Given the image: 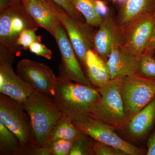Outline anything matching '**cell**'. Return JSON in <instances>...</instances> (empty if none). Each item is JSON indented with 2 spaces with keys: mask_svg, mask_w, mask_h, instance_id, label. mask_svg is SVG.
Masks as SVG:
<instances>
[{
  "mask_svg": "<svg viewBox=\"0 0 155 155\" xmlns=\"http://www.w3.org/2000/svg\"><path fill=\"white\" fill-rule=\"evenodd\" d=\"M140 57L130 52L124 44L114 45L107 61L111 80L137 73Z\"/></svg>",
  "mask_w": 155,
  "mask_h": 155,
  "instance_id": "obj_14",
  "label": "cell"
},
{
  "mask_svg": "<svg viewBox=\"0 0 155 155\" xmlns=\"http://www.w3.org/2000/svg\"><path fill=\"white\" fill-rule=\"evenodd\" d=\"M152 54L154 58H155V49H154L152 51Z\"/></svg>",
  "mask_w": 155,
  "mask_h": 155,
  "instance_id": "obj_33",
  "label": "cell"
},
{
  "mask_svg": "<svg viewBox=\"0 0 155 155\" xmlns=\"http://www.w3.org/2000/svg\"><path fill=\"white\" fill-rule=\"evenodd\" d=\"M81 133L73 124L72 119L63 114L51 131L50 140L51 143L58 139L76 140Z\"/></svg>",
  "mask_w": 155,
  "mask_h": 155,
  "instance_id": "obj_19",
  "label": "cell"
},
{
  "mask_svg": "<svg viewBox=\"0 0 155 155\" xmlns=\"http://www.w3.org/2000/svg\"><path fill=\"white\" fill-rule=\"evenodd\" d=\"M20 148L19 139L0 120V155H19Z\"/></svg>",
  "mask_w": 155,
  "mask_h": 155,
  "instance_id": "obj_21",
  "label": "cell"
},
{
  "mask_svg": "<svg viewBox=\"0 0 155 155\" xmlns=\"http://www.w3.org/2000/svg\"><path fill=\"white\" fill-rule=\"evenodd\" d=\"M147 155H155V127L147 143Z\"/></svg>",
  "mask_w": 155,
  "mask_h": 155,
  "instance_id": "obj_30",
  "label": "cell"
},
{
  "mask_svg": "<svg viewBox=\"0 0 155 155\" xmlns=\"http://www.w3.org/2000/svg\"><path fill=\"white\" fill-rule=\"evenodd\" d=\"M155 122V98L130 119L128 129L136 137L146 134Z\"/></svg>",
  "mask_w": 155,
  "mask_h": 155,
  "instance_id": "obj_18",
  "label": "cell"
},
{
  "mask_svg": "<svg viewBox=\"0 0 155 155\" xmlns=\"http://www.w3.org/2000/svg\"><path fill=\"white\" fill-rule=\"evenodd\" d=\"M75 140L58 139L51 142L49 148L52 155H69Z\"/></svg>",
  "mask_w": 155,
  "mask_h": 155,
  "instance_id": "obj_25",
  "label": "cell"
},
{
  "mask_svg": "<svg viewBox=\"0 0 155 155\" xmlns=\"http://www.w3.org/2000/svg\"><path fill=\"white\" fill-rule=\"evenodd\" d=\"M29 51L38 56H41L48 59L51 60L53 52L46 46L42 44L41 42H35L29 46Z\"/></svg>",
  "mask_w": 155,
  "mask_h": 155,
  "instance_id": "obj_28",
  "label": "cell"
},
{
  "mask_svg": "<svg viewBox=\"0 0 155 155\" xmlns=\"http://www.w3.org/2000/svg\"><path fill=\"white\" fill-rule=\"evenodd\" d=\"M98 29L95 31L93 50L107 61L112 48L117 44H124V34L114 16L109 12L103 17Z\"/></svg>",
  "mask_w": 155,
  "mask_h": 155,
  "instance_id": "obj_13",
  "label": "cell"
},
{
  "mask_svg": "<svg viewBox=\"0 0 155 155\" xmlns=\"http://www.w3.org/2000/svg\"><path fill=\"white\" fill-rule=\"evenodd\" d=\"M4 2L6 3H9L13 0H3ZM22 2H26V1H30V0H21ZM42 1H47V0H42Z\"/></svg>",
  "mask_w": 155,
  "mask_h": 155,
  "instance_id": "obj_32",
  "label": "cell"
},
{
  "mask_svg": "<svg viewBox=\"0 0 155 155\" xmlns=\"http://www.w3.org/2000/svg\"><path fill=\"white\" fill-rule=\"evenodd\" d=\"M22 2L38 26L44 28L54 38L56 28L61 23L57 14V5L51 0H30Z\"/></svg>",
  "mask_w": 155,
  "mask_h": 155,
  "instance_id": "obj_15",
  "label": "cell"
},
{
  "mask_svg": "<svg viewBox=\"0 0 155 155\" xmlns=\"http://www.w3.org/2000/svg\"><path fill=\"white\" fill-rule=\"evenodd\" d=\"M57 14L67 31L70 42L78 61L85 68L87 53L93 50L95 31L93 27L87 23L73 19L57 5Z\"/></svg>",
  "mask_w": 155,
  "mask_h": 155,
  "instance_id": "obj_9",
  "label": "cell"
},
{
  "mask_svg": "<svg viewBox=\"0 0 155 155\" xmlns=\"http://www.w3.org/2000/svg\"><path fill=\"white\" fill-rule=\"evenodd\" d=\"M85 69L87 75L93 86L101 88L111 81L107 61L94 50H89L87 53Z\"/></svg>",
  "mask_w": 155,
  "mask_h": 155,
  "instance_id": "obj_16",
  "label": "cell"
},
{
  "mask_svg": "<svg viewBox=\"0 0 155 155\" xmlns=\"http://www.w3.org/2000/svg\"><path fill=\"white\" fill-rule=\"evenodd\" d=\"M119 81L127 119H131L155 98L154 79L137 73Z\"/></svg>",
  "mask_w": 155,
  "mask_h": 155,
  "instance_id": "obj_6",
  "label": "cell"
},
{
  "mask_svg": "<svg viewBox=\"0 0 155 155\" xmlns=\"http://www.w3.org/2000/svg\"><path fill=\"white\" fill-rule=\"evenodd\" d=\"M93 1L97 11L103 17L110 12L105 1L102 0H93Z\"/></svg>",
  "mask_w": 155,
  "mask_h": 155,
  "instance_id": "obj_29",
  "label": "cell"
},
{
  "mask_svg": "<svg viewBox=\"0 0 155 155\" xmlns=\"http://www.w3.org/2000/svg\"><path fill=\"white\" fill-rule=\"evenodd\" d=\"M155 49V46L154 48L153 49Z\"/></svg>",
  "mask_w": 155,
  "mask_h": 155,
  "instance_id": "obj_35",
  "label": "cell"
},
{
  "mask_svg": "<svg viewBox=\"0 0 155 155\" xmlns=\"http://www.w3.org/2000/svg\"><path fill=\"white\" fill-rule=\"evenodd\" d=\"M16 71L35 91L53 97L57 77L49 67L38 61L22 59L18 61Z\"/></svg>",
  "mask_w": 155,
  "mask_h": 155,
  "instance_id": "obj_8",
  "label": "cell"
},
{
  "mask_svg": "<svg viewBox=\"0 0 155 155\" xmlns=\"http://www.w3.org/2000/svg\"><path fill=\"white\" fill-rule=\"evenodd\" d=\"M97 89L100 96L92 109L91 117L101 120L114 128H122L127 117L119 79L111 80L106 86Z\"/></svg>",
  "mask_w": 155,
  "mask_h": 155,
  "instance_id": "obj_5",
  "label": "cell"
},
{
  "mask_svg": "<svg viewBox=\"0 0 155 155\" xmlns=\"http://www.w3.org/2000/svg\"><path fill=\"white\" fill-rule=\"evenodd\" d=\"M92 150L94 155H125L124 152L107 145L96 141L93 143Z\"/></svg>",
  "mask_w": 155,
  "mask_h": 155,
  "instance_id": "obj_27",
  "label": "cell"
},
{
  "mask_svg": "<svg viewBox=\"0 0 155 155\" xmlns=\"http://www.w3.org/2000/svg\"><path fill=\"white\" fill-rule=\"evenodd\" d=\"M57 5L62 8L70 17L73 19L84 22V18L79 11L73 7L69 0H51Z\"/></svg>",
  "mask_w": 155,
  "mask_h": 155,
  "instance_id": "obj_26",
  "label": "cell"
},
{
  "mask_svg": "<svg viewBox=\"0 0 155 155\" xmlns=\"http://www.w3.org/2000/svg\"><path fill=\"white\" fill-rule=\"evenodd\" d=\"M154 18V28L152 36L147 48L146 51L145 52H152L155 46V11L153 13Z\"/></svg>",
  "mask_w": 155,
  "mask_h": 155,
  "instance_id": "obj_31",
  "label": "cell"
},
{
  "mask_svg": "<svg viewBox=\"0 0 155 155\" xmlns=\"http://www.w3.org/2000/svg\"><path fill=\"white\" fill-rule=\"evenodd\" d=\"M155 80V58L151 52H144L140 56L137 73Z\"/></svg>",
  "mask_w": 155,
  "mask_h": 155,
  "instance_id": "obj_22",
  "label": "cell"
},
{
  "mask_svg": "<svg viewBox=\"0 0 155 155\" xmlns=\"http://www.w3.org/2000/svg\"><path fill=\"white\" fill-rule=\"evenodd\" d=\"M153 28V13L139 17L122 28L124 45L133 54L141 56L146 51Z\"/></svg>",
  "mask_w": 155,
  "mask_h": 155,
  "instance_id": "obj_12",
  "label": "cell"
},
{
  "mask_svg": "<svg viewBox=\"0 0 155 155\" xmlns=\"http://www.w3.org/2000/svg\"><path fill=\"white\" fill-rule=\"evenodd\" d=\"M0 120L19 139L21 148L19 155L37 146L30 117L22 104L5 95L0 94Z\"/></svg>",
  "mask_w": 155,
  "mask_h": 155,
  "instance_id": "obj_4",
  "label": "cell"
},
{
  "mask_svg": "<svg viewBox=\"0 0 155 155\" xmlns=\"http://www.w3.org/2000/svg\"><path fill=\"white\" fill-rule=\"evenodd\" d=\"M73 123L84 134L90 137L95 141L120 150L126 155H140L144 153V150L125 141L117 135L114 127L99 119L91 117L85 122H73Z\"/></svg>",
  "mask_w": 155,
  "mask_h": 155,
  "instance_id": "obj_7",
  "label": "cell"
},
{
  "mask_svg": "<svg viewBox=\"0 0 155 155\" xmlns=\"http://www.w3.org/2000/svg\"><path fill=\"white\" fill-rule=\"evenodd\" d=\"M54 38L56 40L61 56L60 75L76 83L92 85L82 70L67 31L62 23H60L56 28Z\"/></svg>",
  "mask_w": 155,
  "mask_h": 155,
  "instance_id": "obj_10",
  "label": "cell"
},
{
  "mask_svg": "<svg viewBox=\"0 0 155 155\" xmlns=\"http://www.w3.org/2000/svg\"><path fill=\"white\" fill-rule=\"evenodd\" d=\"M73 7L82 14L85 22L93 27H98L103 17L97 11L93 0H69Z\"/></svg>",
  "mask_w": 155,
  "mask_h": 155,
  "instance_id": "obj_20",
  "label": "cell"
},
{
  "mask_svg": "<svg viewBox=\"0 0 155 155\" xmlns=\"http://www.w3.org/2000/svg\"><path fill=\"white\" fill-rule=\"evenodd\" d=\"M155 11V0H124L116 21L122 29L139 17Z\"/></svg>",
  "mask_w": 155,
  "mask_h": 155,
  "instance_id": "obj_17",
  "label": "cell"
},
{
  "mask_svg": "<svg viewBox=\"0 0 155 155\" xmlns=\"http://www.w3.org/2000/svg\"><path fill=\"white\" fill-rule=\"evenodd\" d=\"M107 1H109V2H112L115 3L116 2H117V1H119V0H107Z\"/></svg>",
  "mask_w": 155,
  "mask_h": 155,
  "instance_id": "obj_34",
  "label": "cell"
},
{
  "mask_svg": "<svg viewBox=\"0 0 155 155\" xmlns=\"http://www.w3.org/2000/svg\"><path fill=\"white\" fill-rule=\"evenodd\" d=\"M22 104L30 117L37 146L49 147L51 131L63 115L53 98L34 91Z\"/></svg>",
  "mask_w": 155,
  "mask_h": 155,
  "instance_id": "obj_2",
  "label": "cell"
},
{
  "mask_svg": "<svg viewBox=\"0 0 155 155\" xmlns=\"http://www.w3.org/2000/svg\"><path fill=\"white\" fill-rule=\"evenodd\" d=\"M85 136V134L82 133L75 140L69 155H94L93 144L88 141Z\"/></svg>",
  "mask_w": 155,
  "mask_h": 155,
  "instance_id": "obj_24",
  "label": "cell"
},
{
  "mask_svg": "<svg viewBox=\"0 0 155 155\" xmlns=\"http://www.w3.org/2000/svg\"><path fill=\"white\" fill-rule=\"evenodd\" d=\"M99 96L94 86L76 83L59 75L53 99L62 114L73 122H83L91 117L92 109Z\"/></svg>",
  "mask_w": 155,
  "mask_h": 155,
  "instance_id": "obj_1",
  "label": "cell"
},
{
  "mask_svg": "<svg viewBox=\"0 0 155 155\" xmlns=\"http://www.w3.org/2000/svg\"><path fill=\"white\" fill-rule=\"evenodd\" d=\"M14 60L0 56V93L22 104L35 91L14 72Z\"/></svg>",
  "mask_w": 155,
  "mask_h": 155,
  "instance_id": "obj_11",
  "label": "cell"
},
{
  "mask_svg": "<svg viewBox=\"0 0 155 155\" xmlns=\"http://www.w3.org/2000/svg\"><path fill=\"white\" fill-rule=\"evenodd\" d=\"M36 26L22 1H11L0 9V51L15 58L20 53L17 41L20 34Z\"/></svg>",
  "mask_w": 155,
  "mask_h": 155,
  "instance_id": "obj_3",
  "label": "cell"
},
{
  "mask_svg": "<svg viewBox=\"0 0 155 155\" xmlns=\"http://www.w3.org/2000/svg\"><path fill=\"white\" fill-rule=\"evenodd\" d=\"M38 27L26 28L23 31L17 41V45L20 49L27 50L31 44L35 42H41V37L36 34Z\"/></svg>",
  "mask_w": 155,
  "mask_h": 155,
  "instance_id": "obj_23",
  "label": "cell"
}]
</instances>
